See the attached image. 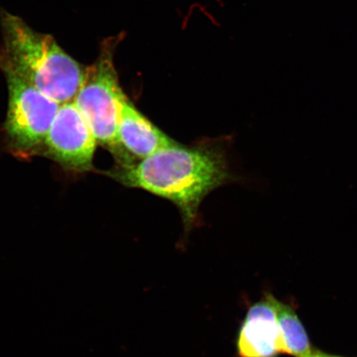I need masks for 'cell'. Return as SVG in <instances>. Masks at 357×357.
Here are the masks:
<instances>
[{
    "instance_id": "obj_1",
    "label": "cell",
    "mask_w": 357,
    "mask_h": 357,
    "mask_svg": "<svg viewBox=\"0 0 357 357\" xmlns=\"http://www.w3.org/2000/svg\"><path fill=\"white\" fill-rule=\"evenodd\" d=\"M108 175L124 186L144 190L176 204L186 229L197 220L201 203L230 180L225 153L217 146L166 147Z\"/></svg>"
},
{
    "instance_id": "obj_2",
    "label": "cell",
    "mask_w": 357,
    "mask_h": 357,
    "mask_svg": "<svg viewBox=\"0 0 357 357\" xmlns=\"http://www.w3.org/2000/svg\"><path fill=\"white\" fill-rule=\"evenodd\" d=\"M0 70L25 80L58 104L74 102L84 70L51 35L37 32L8 12L1 13Z\"/></svg>"
},
{
    "instance_id": "obj_3",
    "label": "cell",
    "mask_w": 357,
    "mask_h": 357,
    "mask_svg": "<svg viewBox=\"0 0 357 357\" xmlns=\"http://www.w3.org/2000/svg\"><path fill=\"white\" fill-rule=\"evenodd\" d=\"M120 36L101 44L97 60L84 70L82 87L74 100L91 128L98 144L108 149L117 166H128L137 160L124 150L119 137V102L123 93L114 66V53Z\"/></svg>"
},
{
    "instance_id": "obj_4",
    "label": "cell",
    "mask_w": 357,
    "mask_h": 357,
    "mask_svg": "<svg viewBox=\"0 0 357 357\" xmlns=\"http://www.w3.org/2000/svg\"><path fill=\"white\" fill-rule=\"evenodd\" d=\"M4 75L8 92L4 128L13 149L26 153L43 145L61 105L16 75Z\"/></svg>"
},
{
    "instance_id": "obj_5",
    "label": "cell",
    "mask_w": 357,
    "mask_h": 357,
    "mask_svg": "<svg viewBox=\"0 0 357 357\" xmlns=\"http://www.w3.org/2000/svg\"><path fill=\"white\" fill-rule=\"evenodd\" d=\"M97 144L74 102L61 105L43 142L52 159L75 172L92 171Z\"/></svg>"
},
{
    "instance_id": "obj_6",
    "label": "cell",
    "mask_w": 357,
    "mask_h": 357,
    "mask_svg": "<svg viewBox=\"0 0 357 357\" xmlns=\"http://www.w3.org/2000/svg\"><path fill=\"white\" fill-rule=\"evenodd\" d=\"M275 298L266 294L248 310L236 342L240 357H278L282 354Z\"/></svg>"
},
{
    "instance_id": "obj_7",
    "label": "cell",
    "mask_w": 357,
    "mask_h": 357,
    "mask_svg": "<svg viewBox=\"0 0 357 357\" xmlns=\"http://www.w3.org/2000/svg\"><path fill=\"white\" fill-rule=\"evenodd\" d=\"M119 137L127 153L139 160L178 144L138 111L124 93L120 97Z\"/></svg>"
},
{
    "instance_id": "obj_8",
    "label": "cell",
    "mask_w": 357,
    "mask_h": 357,
    "mask_svg": "<svg viewBox=\"0 0 357 357\" xmlns=\"http://www.w3.org/2000/svg\"><path fill=\"white\" fill-rule=\"evenodd\" d=\"M276 314L280 328L282 354L307 357L314 348L296 310L275 298Z\"/></svg>"
},
{
    "instance_id": "obj_9",
    "label": "cell",
    "mask_w": 357,
    "mask_h": 357,
    "mask_svg": "<svg viewBox=\"0 0 357 357\" xmlns=\"http://www.w3.org/2000/svg\"><path fill=\"white\" fill-rule=\"evenodd\" d=\"M307 357H343V356L328 354H326V352H324L320 350L312 349V351H311V354L309 356H307Z\"/></svg>"
}]
</instances>
